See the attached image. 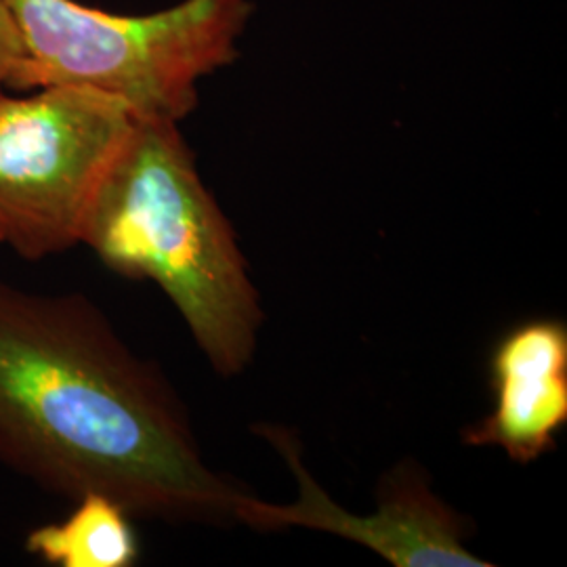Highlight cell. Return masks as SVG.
Instances as JSON below:
<instances>
[{"mask_svg":"<svg viewBox=\"0 0 567 567\" xmlns=\"http://www.w3.org/2000/svg\"><path fill=\"white\" fill-rule=\"evenodd\" d=\"M23 58L9 89L82 86L121 100L137 118L179 122L198 81L238 58L250 0H183L152 16H114L76 0H7Z\"/></svg>","mask_w":567,"mask_h":567,"instance_id":"3957f363","label":"cell"},{"mask_svg":"<svg viewBox=\"0 0 567 567\" xmlns=\"http://www.w3.org/2000/svg\"><path fill=\"white\" fill-rule=\"evenodd\" d=\"M494 408L466 429L471 446H494L532 463L555 446L567 423V328L555 320L517 326L492 358Z\"/></svg>","mask_w":567,"mask_h":567,"instance_id":"8992f818","label":"cell"},{"mask_svg":"<svg viewBox=\"0 0 567 567\" xmlns=\"http://www.w3.org/2000/svg\"><path fill=\"white\" fill-rule=\"evenodd\" d=\"M23 58L20 25L7 0H0V91L9 89Z\"/></svg>","mask_w":567,"mask_h":567,"instance_id":"ba28073f","label":"cell"},{"mask_svg":"<svg viewBox=\"0 0 567 567\" xmlns=\"http://www.w3.org/2000/svg\"><path fill=\"white\" fill-rule=\"evenodd\" d=\"M177 124L137 118L91 203L81 244L114 274L156 284L213 368L231 377L252 360L264 316L236 234Z\"/></svg>","mask_w":567,"mask_h":567,"instance_id":"7a4b0ae2","label":"cell"},{"mask_svg":"<svg viewBox=\"0 0 567 567\" xmlns=\"http://www.w3.org/2000/svg\"><path fill=\"white\" fill-rule=\"evenodd\" d=\"M0 465L47 494L168 524L236 522L240 489L204 461L163 372L81 292L0 280Z\"/></svg>","mask_w":567,"mask_h":567,"instance_id":"6da1fadb","label":"cell"},{"mask_svg":"<svg viewBox=\"0 0 567 567\" xmlns=\"http://www.w3.org/2000/svg\"><path fill=\"white\" fill-rule=\"evenodd\" d=\"M137 116L82 86L0 91V246L28 264L81 244L82 225Z\"/></svg>","mask_w":567,"mask_h":567,"instance_id":"277c9868","label":"cell"},{"mask_svg":"<svg viewBox=\"0 0 567 567\" xmlns=\"http://www.w3.org/2000/svg\"><path fill=\"white\" fill-rule=\"evenodd\" d=\"M63 519L28 532L23 547L49 566L131 567L140 547L124 508L103 496L86 494Z\"/></svg>","mask_w":567,"mask_h":567,"instance_id":"52a82bcc","label":"cell"},{"mask_svg":"<svg viewBox=\"0 0 567 567\" xmlns=\"http://www.w3.org/2000/svg\"><path fill=\"white\" fill-rule=\"evenodd\" d=\"M261 433L297 475L299 496L290 505H269L243 492L236 503L238 522L264 529H320L364 545L398 567H489L465 547L461 517L429 489L425 477L412 471L393 473L381 487L379 508L355 515L339 507L311 477L288 431L267 426Z\"/></svg>","mask_w":567,"mask_h":567,"instance_id":"5b68a950","label":"cell"}]
</instances>
